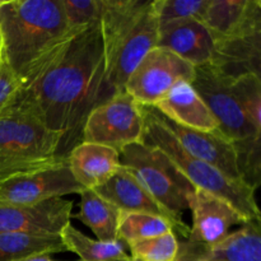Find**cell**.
Returning <instances> with one entry per match:
<instances>
[{"label": "cell", "mask_w": 261, "mask_h": 261, "mask_svg": "<svg viewBox=\"0 0 261 261\" xmlns=\"http://www.w3.org/2000/svg\"><path fill=\"white\" fill-rule=\"evenodd\" d=\"M144 140L147 144L162 150L193 184L231 204L247 222H261V209L255 199V190L244 181L228 177L214 166L189 154L161 121L157 110L143 106Z\"/></svg>", "instance_id": "4"}, {"label": "cell", "mask_w": 261, "mask_h": 261, "mask_svg": "<svg viewBox=\"0 0 261 261\" xmlns=\"http://www.w3.org/2000/svg\"><path fill=\"white\" fill-rule=\"evenodd\" d=\"M68 165L76 182L84 190H96L121 168L120 153L107 145L82 142L71 149Z\"/></svg>", "instance_id": "19"}, {"label": "cell", "mask_w": 261, "mask_h": 261, "mask_svg": "<svg viewBox=\"0 0 261 261\" xmlns=\"http://www.w3.org/2000/svg\"><path fill=\"white\" fill-rule=\"evenodd\" d=\"M61 139L14 99L0 114V184L65 161L58 157Z\"/></svg>", "instance_id": "3"}, {"label": "cell", "mask_w": 261, "mask_h": 261, "mask_svg": "<svg viewBox=\"0 0 261 261\" xmlns=\"http://www.w3.org/2000/svg\"><path fill=\"white\" fill-rule=\"evenodd\" d=\"M15 261H59L51 257V255L48 254H41V255H32V256L23 257V259L15 260Z\"/></svg>", "instance_id": "30"}, {"label": "cell", "mask_w": 261, "mask_h": 261, "mask_svg": "<svg viewBox=\"0 0 261 261\" xmlns=\"http://www.w3.org/2000/svg\"><path fill=\"white\" fill-rule=\"evenodd\" d=\"M254 0H209L200 22L214 42L233 36L251 12Z\"/></svg>", "instance_id": "20"}, {"label": "cell", "mask_w": 261, "mask_h": 261, "mask_svg": "<svg viewBox=\"0 0 261 261\" xmlns=\"http://www.w3.org/2000/svg\"><path fill=\"white\" fill-rule=\"evenodd\" d=\"M132 261H176L178 240L175 232L129 245Z\"/></svg>", "instance_id": "25"}, {"label": "cell", "mask_w": 261, "mask_h": 261, "mask_svg": "<svg viewBox=\"0 0 261 261\" xmlns=\"http://www.w3.org/2000/svg\"><path fill=\"white\" fill-rule=\"evenodd\" d=\"M73 200L50 199L35 205L0 203V233L56 237L70 224Z\"/></svg>", "instance_id": "11"}, {"label": "cell", "mask_w": 261, "mask_h": 261, "mask_svg": "<svg viewBox=\"0 0 261 261\" xmlns=\"http://www.w3.org/2000/svg\"><path fill=\"white\" fill-rule=\"evenodd\" d=\"M209 0H153L160 24L173 20H200Z\"/></svg>", "instance_id": "27"}, {"label": "cell", "mask_w": 261, "mask_h": 261, "mask_svg": "<svg viewBox=\"0 0 261 261\" xmlns=\"http://www.w3.org/2000/svg\"><path fill=\"white\" fill-rule=\"evenodd\" d=\"M70 30H83L101 22L103 0H61Z\"/></svg>", "instance_id": "28"}, {"label": "cell", "mask_w": 261, "mask_h": 261, "mask_svg": "<svg viewBox=\"0 0 261 261\" xmlns=\"http://www.w3.org/2000/svg\"><path fill=\"white\" fill-rule=\"evenodd\" d=\"M120 212L94 190H84L75 218L88 227L99 241H116Z\"/></svg>", "instance_id": "21"}, {"label": "cell", "mask_w": 261, "mask_h": 261, "mask_svg": "<svg viewBox=\"0 0 261 261\" xmlns=\"http://www.w3.org/2000/svg\"><path fill=\"white\" fill-rule=\"evenodd\" d=\"M144 140V112L130 94L120 92L91 111L82 142L107 145L117 152Z\"/></svg>", "instance_id": "7"}, {"label": "cell", "mask_w": 261, "mask_h": 261, "mask_svg": "<svg viewBox=\"0 0 261 261\" xmlns=\"http://www.w3.org/2000/svg\"><path fill=\"white\" fill-rule=\"evenodd\" d=\"M231 89L245 114L256 127L257 134L261 135V81L252 74H244L232 79Z\"/></svg>", "instance_id": "26"}, {"label": "cell", "mask_w": 261, "mask_h": 261, "mask_svg": "<svg viewBox=\"0 0 261 261\" xmlns=\"http://www.w3.org/2000/svg\"><path fill=\"white\" fill-rule=\"evenodd\" d=\"M103 70V38L97 23L73 31L22 79L15 101L63 135L60 160H68L82 143L87 117L98 103Z\"/></svg>", "instance_id": "1"}, {"label": "cell", "mask_w": 261, "mask_h": 261, "mask_svg": "<svg viewBox=\"0 0 261 261\" xmlns=\"http://www.w3.org/2000/svg\"><path fill=\"white\" fill-rule=\"evenodd\" d=\"M60 239L66 251L78 255L79 261H132L121 241L89 239L71 223L61 231Z\"/></svg>", "instance_id": "22"}, {"label": "cell", "mask_w": 261, "mask_h": 261, "mask_svg": "<svg viewBox=\"0 0 261 261\" xmlns=\"http://www.w3.org/2000/svg\"><path fill=\"white\" fill-rule=\"evenodd\" d=\"M158 32L160 20L152 2L137 23L115 35L102 37L105 70L97 106L124 92L125 84L135 68L152 48L157 47Z\"/></svg>", "instance_id": "5"}, {"label": "cell", "mask_w": 261, "mask_h": 261, "mask_svg": "<svg viewBox=\"0 0 261 261\" xmlns=\"http://www.w3.org/2000/svg\"><path fill=\"white\" fill-rule=\"evenodd\" d=\"M195 66L162 47H154L143 58L125 84L127 94L140 106L153 107L176 84L193 82Z\"/></svg>", "instance_id": "9"}, {"label": "cell", "mask_w": 261, "mask_h": 261, "mask_svg": "<svg viewBox=\"0 0 261 261\" xmlns=\"http://www.w3.org/2000/svg\"><path fill=\"white\" fill-rule=\"evenodd\" d=\"M155 110V109H154ZM158 112V111H157ZM161 121L190 155L218 168L233 180L242 181L233 143L218 132L205 133L180 126L158 112Z\"/></svg>", "instance_id": "16"}, {"label": "cell", "mask_w": 261, "mask_h": 261, "mask_svg": "<svg viewBox=\"0 0 261 261\" xmlns=\"http://www.w3.org/2000/svg\"><path fill=\"white\" fill-rule=\"evenodd\" d=\"M22 86V79L12 70L5 58L0 63V114L14 102Z\"/></svg>", "instance_id": "29"}, {"label": "cell", "mask_w": 261, "mask_h": 261, "mask_svg": "<svg viewBox=\"0 0 261 261\" xmlns=\"http://www.w3.org/2000/svg\"><path fill=\"white\" fill-rule=\"evenodd\" d=\"M176 261H261V222H247L213 246L178 241Z\"/></svg>", "instance_id": "15"}, {"label": "cell", "mask_w": 261, "mask_h": 261, "mask_svg": "<svg viewBox=\"0 0 261 261\" xmlns=\"http://www.w3.org/2000/svg\"><path fill=\"white\" fill-rule=\"evenodd\" d=\"M5 2H7V0H0V8L5 4Z\"/></svg>", "instance_id": "33"}, {"label": "cell", "mask_w": 261, "mask_h": 261, "mask_svg": "<svg viewBox=\"0 0 261 261\" xmlns=\"http://www.w3.org/2000/svg\"><path fill=\"white\" fill-rule=\"evenodd\" d=\"M153 109L180 126L205 133L219 129L217 119L190 82L176 84Z\"/></svg>", "instance_id": "18"}, {"label": "cell", "mask_w": 261, "mask_h": 261, "mask_svg": "<svg viewBox=\"0 0 261 261\" xmlns=\"http://www.w3.org/2000/svg\"><path fill=\"white\" fill-rule=\"evenodd\" d=\"M211 64L231 81L244 74L261 81V9L255 0L242 27L231 37L216 42Z\"/></svg>", "instance_id": "12"}, {"label": "cell", "mask_w": 261, "mask_h": 261, "mask_svg": "<svg viewBox=\"0 0 261 261\" xmlns=\"http://www.w3.org/2000/svg\"><path fill=\"white\" fill-rule=\"evenodd\" d=\"M4 54H3V40H2V31H0V63H2Z\"/></svg>", "instance_id": "31"}, {"label": "cell", "mask_w": 261, "mask_h": 261, "mask_svg": "<svg viewBox=\"0 0 261 261\" xmlns=\"http://www.w3.org/2000/svg\"><path fill=\"white\" fill-rule=\"evenodd\" d=\"M84 189L74 178L68 161L43 170L15 176L0 184V203L35 205L71 194L81 195Z\"/></svg>", "instance_id": "10"}, {"label": "cell", "mask_w": 261, "mask_h": 261, "mask_svg": "<svg viewBox=\"0 0 261 261\" xmlns=\"http://www.w3.org/2000/svg\"><path fill=\"white\" fill-rule=\"evenodd\" d=\"M120 162L168 211L182 216L190 209L195 188L157 147L144 142L129 145L120 152Z\"/></svg>", "instance_id": "6"}, {"label": "cell", "mask_w": 261, "mask_h": 261, "mask_svg": "<svg viewBox=\"0 0 261 261\" xmlns=\"http://www.w3.org/2000/svg\"><path fill=\"white\" fill-rule=\"evenodd\" d=\"M0 31L5 60L23 79L76 30L69 28L61 0H8L0 8Z\"/></svg>", "instance_id": "2"}, {"label": "cell", "mask_w": 261, "mask_h": 261, "mask_svg": "<svg viewBox=\"0 0 261 261\" xmlns=\"http://www.w3.org/2000/svg\"><path fill=\"white\" fill-rule=\"evenodd\" d=\"M190 211L193 226L186 241L200 246H213L229 233L232 226L247 223L231 204L198 188L191 196Z\"/></svg>", "instance_id": "14"}, {"label": "cell", "mask_w": 261, "mask_h": 261, "mask_svg": "<svg viewBox=\"0 0 261 261\" xmlns=\"http://www.w3.org/2000/svg\"><path fill=\"white\" fill-rule=\"evenodd\" d=\"M97 194L114 204L121 212H133V213H145L152 216L162 217L171 222L175 233L181 234L188 239L190 233V227L182 219V216L168 211L160 201L155 200L152 194L124 167L110 178L105 185L96 189Z\"/></svg>", "instance_id": "13"}, {"label": "cell", "mask_w": 261, "mask_h": 261, "mask_svg": "<svg viewBox=\"0 0 261 261\" xmlns=\"http://www.w3.org/2000/svg\"><path fill=\"white\" fill-rule=\"evenodd\" d=\"M175 232L170 221L158 216L133 212H120L117 240L124 245H132L143 240L163 236Z\"/></svg>", "instance_id": "24"}, {"label": "cell", "mask_w": 261, "mask_h": 261, "mask_svg": "<svg viewBox=\"0 0 261 261\" xmlns=\"http://www.w3.org/2000/svg\"><path fill=\"white\" fill-rule=\"evenodd\" d=\"M157 47L166 48L196 66L213 61L216 42L200 20H173L160 24Z\"/></svg>", "instance_id": "17"}, {"label": "cell", "mask_w": 261, "mask_h": 261, "mask_svg": "<svg viewBox=\"0 0 261 261\" xmlns=\"http://www.w3.org/2000/svg\"><path fill=\"white\" fill-rule=\"evenodd\" d=\"M66 251L60 236L36 237L27 234L0 233V261H15L41 254Z\"/></svg>", "instance_id": "23"}, {"label": "cell", "mask_w": 261, "mask_h": 261, "mask_svg": "<svg viewBox=\"0 0 261 261\" xmlns=\"http://www.w3.org/2000/svg\"><path fill=\"white\" fill-rule=\"evenodd\" d=\"M255 3H256L257 7H259L260 9H261V0H255Z\"/></svg>", "instance_id": "32"}, {"label": "cell", "mask_w": 261, "mask_h": 261, "mask_svg": "<svg viewBox=\"0 0 261 261\" xmlns=\"http://www.w3.org/2000/svg\"><path fill=\"white\" fill-rule=\"evenodd\" d=\"M191 84L218 121V133L233 144L256 137V127L232 93L231 81L213 64L196 66Z\"/></svg>", "instance_id": "8"}]
</instances>
